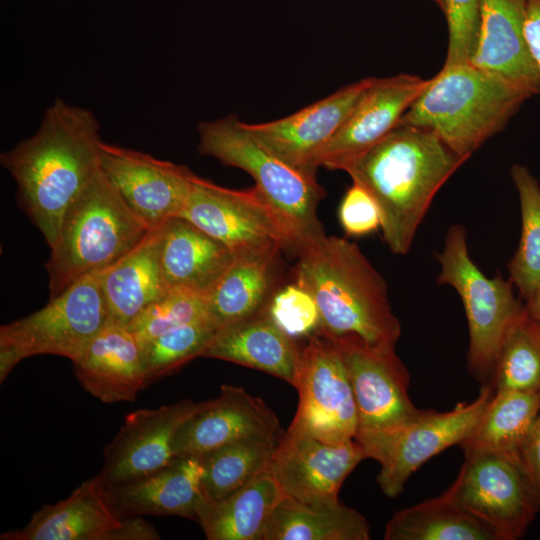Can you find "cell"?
I'll return each mask as SVG.
<instances>
[{"mask_svg":"<svg viewBox=\"0 0 540 540\" xmlns=\"http://www.w3.org/2000/svg\"><path fill=\"white\" fill-rule=\"evenodd\" d=\"M524 307L527 314L536 322L540 323V284L524 301Z\"/></svg>","mask_w":540,"mask_h":540,"instance_id":"cell-42","label":"cell"},{"mask_svg":"<svg viewBox=\"0 0 540 540\" xmlns=\"http://www.w3.org/2000/svg\"><path fill=\"white\" fill-rule=\"evenodd\" d=\"M281 434L246 438L202 456V496L220 499L269 470Z\"/></svg>","mask_w":540,"mask_h":540,"instance_id":"cell-32","label":"cell"},{"mask_svg":"<svg viewBox=\"0 0 540 540\" xmlns=\"http://www.w3.org/2000/svg\"><path fill=\"white\" fill-rule=\"evenodd\" d=\"M163 228L164 222L150 228L134 248L99 272L110 323L126 327L169 290L161 263Z\"/></svg>","mask_w":540,"mask_h":540,"instance_id":"cell-24","label":"cell"},{"mask_svg":"<svg viewBox=\"0 0 540 540\" xmlns=\"http://www.w3.org/2000/svg\"><path fill=\"white\" fill-rule=\"evenodd\" d=\"M372 77L347 85L292 115L259 124L244 123L270 153L303 172L316 175V157L342 126Z\"/></svg>","mask_w":540,"mask_h":540,"instance_id":"cell-18","label":"cell"},{"mask_svg":"<svg viewBox=\"0 0 540 540\" xmlns=\"http://www.w3.org/2000/svg\"><path fill=\"white\" fill-rule=\"evenodd\" d=\"M480 4L481 0H444L448 28L444 68L470 61L478 37Z\"/></svg>","mask_w":540,"mask_h":540,"instance_id":"cell-38","label":"cell"},{"mask_svg":"<svg viewBox=\"0 0 540 540\" xmlns=\"http://www.w3.org/2000/svg\"><path fill=\"white\" fill-rule=\"evenodd\" d=\"M367 455L356 439L330 443L289 426L273 453L269 471L284 496L304 503L338 501L339 490Z\"/></svg>","mask_w":540,"mask_h":540,"instance_id":"cell-14","label":"cell"},{"mask_svg":"<svg viewBox=\"0 0 540 540\" xmlns=\"http://www.w3.org/2000/svg\"><path fill=\"white\" fill-rule=\"evenodd\" d=\"M265 312L285 334L295 340L309 337L320 325L314 298L295 282L272 296Z\"/></svg>","mask_w":540,"mask_h":540,"instance_id":"cell-37","label":"cell"},{"mask_svg":"<svg viewBox=\"0 0 540 540\" xmlns=\"http://www.w3.org/2000/svg\"><path fill=\"white\" fill-rule=\"evenodd\" d=\"M539 413V393L494 391L476 427L460 444L464 456L482 452L518 456Z\"/></svg>","mask_w":540,"mask_h":540,"instance_id":"cell-31","label":"cell"},{"mask_svg":"<svg viewBox=\"0 0 540 540\" xmlns=\"http://www.w3.org/2000/svg\"><path fill=\"white\" fill-rule=\"evenodd\" d=\"M467 159L429 130L398 125L343 171L378 205L390 251L405 255L435 195Z\"/></svg>","mask_w":540,"mask_h":540,"instance_id":"cell-2","label":"cell"},{"mask_svg":"<svg viewBox=\"0 0 540 540\" xmlns=\"http://www.w3.org/2000/svg\"><path fill=\"white\" fill-rule=\"evenodd\" d=\"M204 319L210 318L203 295L186 288L170 287L126 327L143 344L171 330Z\"/></svg>","mask_w":540,"mask_h":540,"instance_id":"cell-36","label":"cell"},{"mask_svg":"<svg viewBox=\"0 0 540 540\" xmlns=\"http://www.w3.org/2000/svg\"><path fill=\"white\" fill-rule=\"evenodd\" d=\"M99 161L115 189L150 227L179 214L196 175L184 165L104 141Z\"/></svg>","mask_w":540,"mask_h":540,"instance_id":"cell-15","label":"cell"},{"mask_svg":"<svg viewBox=\"0 0 540 540\" xmlns=\"http://www.w3.org/2000/svg\"><path fill=\"white\" fill-rule=\"evenodd\" d=\"M526 0H481L478 37L469 61L525 92L540 95V70L525 32Z\"/></svg>","mask_w":540,"mask_h":540,"instance_id":"cell-21","label":"cell"},{"mask_svg":"<svg viewBox=\"0 0 540 540\" xmlns=\"http://www.w3.org/2000/svg\"><path fill=\"white\" fill-rule=\"evenodd\" d=\"M197 129L198 152L247 172L291 227L300 247L325 235L317 212L325 191L316 175L298 170L270 153L236 115L201 122Z\"/></svg>","mask_w":540,"mask_h":540,"instance_id":"cell-6","label":"cell"},{"mask_svg":"<svg viewBox=\"0 0 540 540\" xmlns=\"http://www.w3.org/2000/svg\"><path fill=\"white\" fill-rule=\"evenodd\" d=\"M435 2L440 6V8L444 9V0H435Z\"/></svg>","mask_w":540,"mask_h":540,"instance_id":"cell-43","label":"cell"},{"mask_svg":"<svg viewBox=\"0 0 540 540\" xmlns=\"http://www.w3.org/2000/svg\"><path fill=\"white\" fill-rule=\"evenodd\" d=\"M300 348L264 311L224 325L201 357L224 360L268 373L294 386Z\"/></svg>","mask_w":540,"mask_h":540,"instance_id":"cell-25","label":"cell"},{"mask_svg":"<svg viewBox=\"0 0 540 540\" xmlns=\"http://www.w3.org/2000/svg\"><path fill=\"white\" fill-rule=\"evenodd\" d=\"M235 257L223 243L184 218L164 222L161 263L169 287L206 297Z\"/></svg>","mask_w":540,"mask_h":540,"instance_id":"cell-26","label":"cell"},{"mask_svg":"<svg viewBox=\"0 0 540 540\" xmlns=\"http://www.w3.org/2000/svg\"><path fill=\"white\" fill-rule=\"evenodd\" d=\"M521 209V236L508 265L509 281L525 301L540 284V184L529 169L513 164L510 169Z\"/></svg>","mask_w":540,"mask_h":540,"instance_id":"cell-33","label":"cell"},{"mask_svg":"<svg viewBox=\"0 0 540 540\" xmlns=\"http://www.w3.org/2000/svg\"><path fill=\"white\" fill-rule=\"evenodd\" d=\"M217 330L212 320L204 319L141 344L146 387L201 357Z\"/></svg>","mask_w":540,"mask_h":540,"instance_id":"cell-35","label":"cell"},{"mask_svg":"<svg viewBox=\"0 0 540 540\" xmlns=\"http://www.w3.org/2000/svg\"><path fill=\"white\" fill-rule=\"evenodd\" d=\"M493 394V386L484 384L472 402L445 412L423 410L407 426L363 447L367 458L380 464L376 480L382 492L397 497L425 462L460 445L476 427Z\"/></svg>","mask_w":540,"mask_h":540,"instance_id":"cell-11","label":"cell"},{"mask_svg":"<svg viewBox=\"0 0 540 540\" xmlns=\"http://www.w3.org/2000/svg\"><path fill=\"white\" fill-rule=\"evenodd\" d=\"M296 254L295 283L314 298L319 331L396 345L401 323L391 307L387 283L357 244L325 234L303 244Z\"/></svg>","mask_w":540,"mask_h":540,"instance_id":"cell-3","label":"cell"},{"mask_svg":"<svg viewBox=\"0 0 540 540\" xmlns=\"http://www.w3.org/2000/svg\"><path fill=\"white\" fill-rule=\"evenodd\" d=\"M82 387L104 403L134 401L146 388L142 346L125 326L108 323L73 362Z\"/></svg>","mask_w":540,"mask_h":540,"instance_id":"cell-22","label":"cell"},{"mask_svg":"<svg viewBox=\"0 0 540 540\" xmlns=\"http://www.w3.org/2000/svg\"><path fill=\"white\" fill-rule=\"evenodd\" d=\"M306 339L294 385L299 402L290 427L330 443L355 439L357 409L342 359L318 330Z\"/></svg>","mask_w":540,"mask_h":540,"instance_id":"cell-13","label":"cell"},{"mask_svg":"<svg viewBox=\"0 0 540 540\" xmlns=\"http://www.w3.org/2000/svg\"><path fill=\"white\" fill-rule=\"evenodd\" d=\"M150 228L99 169L63 214L45 264L50 298L117 262Z\"/></svg>","mask_w":540,"mask_h":540,"instance_id":"cell-5","label":"cell"},{"mask_svg":"<svg viewBox=\"0 0 540 540\" xmlns=\"http://www.w3.org/2000/svg\"><path fill=\"white\" fill-rule=\"evenodd\" d=\"M279 252L235 257L205 297L208 316L218 328L265 310L272 297Z\"/></svg>","mask_w":540,"mask_h":540,"instance_id":"cell-28","label":"cell"},{"mask_svg":"<svg viewBox=\"0 0 540 540\" xmlns=\"http://www.w3.org/2000/svg\"><path fill=\"white\" fill-rule=\"evenodd\" d=\"M524 32L532 58L540 70V0H526Z\"/></svg>","mask_w":540,"mask_h":540,"instance_id":"cell-41","label":"cell"},{"mask_svg":"<svg viewBox=\"0 0 540 540\" xmlns=\"http://www.w3.org/2000/svg\"><path fill=\"white\" fill-rule=\"evenodd\" d=\"M452 497L491 525L502 540L521 538L540 505L519 456L482 452L465 456Z\"/></svg>","mask_w":540,"mask_h":540,"instance_id":"cell-12","label":"cell"},{"mask_svg":"<svg viewBox=\"0 0 540 540\" xmlns=\"http://www.w3.org/2000/svg\"><path fill=\"white\" fill-rule=\"evenodd\" d=\"M124 517L116 509L100 473L83 481L65 499L43 505L22 528L1 540H119Z\"/></svg>","mask_w":540,"mask_h":540,"instance_id":"cell-20","label":"cell"},{"mask_svg":"<svg viewBox=\"0 0 540 540\" xmlns=\"http://www.w3.org/2000/svg\"><path fill=\"white\" fill-rule=\"evenodd\" d=\"M181 217L217 239L236 256L266 251L298 252L291 227L259 189L235 190L194 176Z\"/></svg>","mask_w":540,"mask_h":540,"instance_id":"cell-10","label":"cell"},{"mask_svg":"<svg viewBox=\"0 0 540 540\" xmlns=\"http://www.w3.org/2000/svg\"><path fill=\"white\" fill-rule=\"evenodd\" d=\"M204 404L205 401L183 399L129 413L104 449L99 473L106 484H125L167 465L175 457L173 444L177 431Z\"/></svg>","mask_w":540,"mask_h":540,"instance_id":"cell-16","label":"cell"},{"mask_svg":"<svg viewBox=\"0 0 540 540\" xmlns=\"http://www.w3.org/2000/svg\"><path fill=\"white\" fill-rule=\"evenodd\" d=\"M385 540H502L499 533L461 506L446 490L438 497L396 512Z\"/></svg>","mask_w":540,"mask_h":540,"instance_id":"cell-30","label":"cell"},{"mask_svg":"<svg viewBox=\"0 0 540 540\" xmlns=\"http://www.w3.org/2000/svg\"><path fill=\"white\" fill-rule=\"evenodd\" d=\"M322 334L345 366L357 409L355 439L362 447L402 429L421 414L423 410L409 397L410 376L395 346L370 344L351 333Z\"/></svg>","mask_w":540,"mask_h":540,"instance_id":"cell-9","label":"cell"},{"mask_svg":"<svg viewBox=\"0 0 540 540\" xmlns=\"http://www.w3.org/2000/svg\"><path fill=\"white\" fill-rule=\"evenodd\" d=\"M436 257L440 264L437 283L454 288L465 309L469 370L477 380L490 384L503 340L525 310L524 303L516 297L509 280L487 277L471 259L464 226L453 224L448 228L443 249Z\"/></svg>","mask_w":540,"mask_h":540,"instance_id":"cell-7","label":"cell"},{"mask_svg":"<svg viewBox=\"0 0 540 540\" xmlns=\"http://www.w3.org/2000/svg\"><path fill=\"white\" fill-rule=\"evenodd\" d=\"M99 272L90 273L43 308L0 328V382L25 358L52 354L76 361L109 323Z\"/></svg>","mask_w":540,"mask_h":540,"instance_id":"cell-8","label":"cell"},{"mask_svg":"<svg viewBox=\"0 0 540 540\" xmlns=\"http://www.w3.org/2000/svg\"><path fill=\"white\" fill-rule=\"evenodd\" d=\"M518 456L540 505V413Z\"/></svg>","mask_w":540,"mask_h":540,"instance_id":"cell-40","label":"cell"},{"mask_svg":"<svg viewBox=\"0 0 540 540\" xmlns=\"http://www.w3.org/2000/svg\"><path fill=\"white\" fill-rule=\"evenodd\" d=\"M530 98L469 62L442 67L398 125L429 130L454 152L470 158Z\"/></svg>","mask_w":540,"mask_h":540,"instance_id":"cell-4","label":"cell"},{"mask_svg":"<svg viewBox=\"0 0 540 540\" xmlns=\"http://www.w3.org/2000/svg\"><path fill=\"white\" fill-rule=\"evenodd\" d=\"M202 475V456L182 455L145 477L108 488L123 517L175 515L195 521Z\"/></svg>","mask_w":540,"mask_h":540,"instance_id":"cell-23","label":"cell"},{"mask_svg":"<svg viewBox=\"0 0 540 540\" xmlns=\"http://www.w3.org/2000/svg\"><path fill=\"white\" fill-rule=\"evenodd\" d=\"M100 131L93 111L57 98L34 134L0 155L21 207L50 248L65 210L100 169Z\"/></svg>","mask_w":540,"mask_h":540,"instance_id":"cell-1","label":"cell"},{"mask_svg":"<svg viewBox=\"0 0 540 540\" xmlns=\"http://www.w3.org/2000/svg\"><path fill=\"white\" fill-rule=\"evenodd\" d=\"M370 525L340 500L304 503L284 496L272 512L263 540H368Z\"/></svg>","mask_w":540,"mask_h":540,"instance_id":"cell-29","label":"cell"},{"mask_svg":"<svg viewBox=\"0 0 540 540\" xmlns=\"http://www.w3.org/2000/svg\"><path fill=\"white\" fill-rule=\"evenodd\" d=\"M284 494L269 470L220 498L202 496L196 522L208 540H263L266 524Z\"/></svg>","mask_w":540,"mask_h":540,"instance_id":"cell-27","label":"cell"},{"mask_svg":"<svg viewBox=\"0 0 540 540\" xmlns=\"http://www.w3.org/2000/svg\"><path fill=\"white\" fill-rule=\"evenodd\" d=\"M281 434L277 415L244 388L223 384L217 398L187 419L174 438L175 456H203L259 435Z\"/></svg>","mask_w":540,"mask_h":540,"instance_id":"cell-19","label":"cell"},{"mask_svg":"<svg viewBox=\"0 0 540 540\" xmlns=\"http://www.w3.org/2000/svg\"><path fill=\"white\" fill-rule=\"evenodd\" d=\"M490 384L494 391L540 394V323L526 310L506 333Z\"/></svg>","mask_w":540,"mask_h":540,"instance_id":"cell-34","label":"cell"},{"mask_svg":"<svg viewBox=\"0 0 540 540\" xmlns=\"http://www.w3.org/2000/svg\"><path fill=\"white\" fill-rule=\"evenodd\" d=\"M340 224L349 236H363L381 227V214L372 196L359 184L346 191L339 207Z\"/></svg>","mask_w":540,"mask_h":540,"instance_id":"cell-39","label":"cell"},{"mask_svg":"<svg viewBox=\"0 0 540 540\" xmlns=\"http://www.w3.org/2000/svg\"><path fill=\"white\" fill-rule=\"evenodd\" d=\"M429 79L417 75L372 77L352 111L316 157L317 168H343L396 128Z\"/></svg>","mask_w":540,"mask_h":540,"instance_id":"cell-17","label":"cell"}]
</instances>
